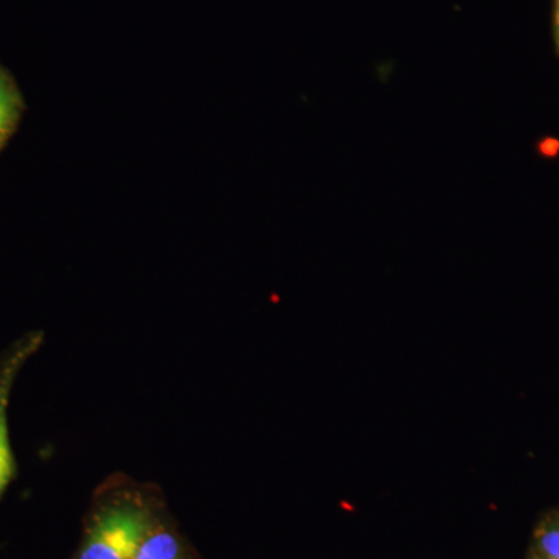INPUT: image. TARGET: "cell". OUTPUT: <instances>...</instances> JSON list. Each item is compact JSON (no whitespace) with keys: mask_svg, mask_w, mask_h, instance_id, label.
Returning <instances> with one entry per match:
<instances>
[{"mask_svg":"<svg viewBox=\"0 0 559 559\" xmlns=\"http://www.w3.org/2000/svg\"><path fill=\"white\" fill-rule=\"evenodd\" d=\"M170 514L159 485L110 474L92 495L72 559H132Z\"/></svg>","mask_w":559,"mask_h":559,"instance_id":"1","label":"cell"},{"mask_svg":"<svg viewBox=\"0 0 559 559\" xmlns=\"http://www.w3.org/2000/svg\"><path fill=\"white\" fill-rule=\"evenodd\" d=\"M132 559H200V554L170 514L143 540Z\"/></svg>","mask_w":559,"mask_h":559,"instance_id":"3","label":"cell"},{"mask_svg":"<svg viewBox=\"0 0 559 559\" xmlns=\"http://www.w3.org/2000/svg\"><path fill=\"white\" fill-rule=\"evenodd\" d=\"M536 551L559 559V510L551 511L539 522L535 532Z\"/></svg>","mask_w":559,"mask_h":559,"instance_id":"5","label":"cell"},{"mask_svg":"<svg viewBox=\"0 0 559 559\" xmlns=\"http://www.w3.org/2000/svg\"><path fill=\"white\" fill-rule=\"evenodd\" d=\"M44 344L43 331H32L13 342L0 356V500L17 474L10 440L9 407L14 382L21 370Z\"/></svg>","mask_w":559,"mask_h":559,"instance_id":"2","label":"cell"},{"mask_svg":"<svg viewBox=\"0 0 559 559\" xmlns=\"http://www.w3.org/2000/svg\"><path fill=\"white\" fill-rule=\"evenodd\" d=\"M25 103L13 75L0 64V150L13 138L24 116Z\"/></svg>","mask_w":559,"mask_h":559,"instance_id":"4","label":"cell"},{"mask_svg":"<svg viewBox=\"0 0 559 559\" xmlns=\"http://www.w3.org/2000/svg\"><path fill=\"white\" fill-rule=\"evenodd\" d=\"M528 559H557V558L547 557V555L539 554V551L535 550V554H533L532 557H530Z\"/></svg>","mask_w":559,"mask_h":559,"instance_id":"6","label":"cell"}]
</instances>
